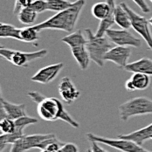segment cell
I'll return each instance as SVG.
<instances>
[{"instance_id":"6da1fadb","label":"cell","mask_w":152,"mask_h":152,"mask_svg":"<svg viewBox=\"0 0 152 152\" xmlns=\"http://www.w3.org/2000/svg\"><path fill=\"white\" fill-rule=\"evenodd\" d=\"M31 99L37 103V111L39 117L46 122L61 120L75 129L80 127L79 122L69 115L62 102L55 97H46L39 92L31 91L27 94Z\"/></svg>"},{"instance_id":"7a4b0ae2","label":"cell","mask_w":152,"mask_h":152,"mask_svg":"<svg viewBox=\"0 0 152 152\" xmlns=\"http://www.w3.org/2000/svg\"><path fill=\"white\" fill-rule=\"evenodd\" d=\"M85 0H76L69 8L57 12L55 15L40 24L33 25V27L38 31L51 29L71 33L75 27L76 23L83 7L85 6Z\"/></svg>"},{"instance_id":"3957f363","label":"cell","mask_w":152,"mask_h":152,"mask_svg":"<svg viewBox=\"0 0 152 152\" xmlns=\"http://www.w3.org/2000/svg\"><path fill=\"white\" fill-rule=\"evenodd\" d=\"M85 36L87 38V49L90 56V60L94 61L98 66H103L105 63L104 56L113 47L111 40L107 37H96L91 29L85 30Z\"/></svg>"},{"instance_id":"277c9868","label":"cell","mask_w":152,"mask_h":152,"mask_svg":"<svg viewBox=\"0 0 152 152\" xmlns=\"http://www.w3.org/2000/svg\"><path fill=\"white\" fill-rule=\"evenodd\" d=\"M119 115L122 122L134 116L152 115V99L145 96L129 99L119 106Z\"/></svg>"},{"instance_id":"5b68a950","label":"cell","mask_w":152,"mask_h":152,"mask_svg":"<svg viewBox=\"0 0 152 152\" xmlns=\"http://www.w3.org/2000/svg\"><path fill=\"white\" fill-rule=\"evenodd\" d=\"M47 54L46 49H41L37 52H21L12 49H7L4 47L0 48V56L11 64L16 66L25 67L27 66L31 61H36L38 59H41Z\"/></svg>"},{"instance_id":"8992f818","label":"cell","mask_w":152,"mask_h":152,"mask_svg":"<svg viewBox=\"0 0 152 152\" xmlns=\"http://www.w3.org/2000/svg\"><path fill=\"white\" fill-rule=\"evenodd\" d=\"M87 138L88 139L89 142L94 141V142L107 145L111 148L116 149L122 152H151L145 150L141 145L137 144V142L131 140H128V139H123V138H119V137L118 139L107 138V137L96 136L92 133H88Z\"/></svg>"},{"instance_id":"52a82bcc","label":"cell","mask_w":152,"mask_h":152,"mask_svg":"<svg viewBox=\"0 0 152 152\" xmlns=\"http://www.w3.org/2000/svg\"><path fill=\"white\" fill-rule=\"evenodd\" d=\"M120 4L129 14L131 19V27L145 40L148 45V48L152 51V34L150 29L149 20L145 17L139 15L136 12H134L126 3L122 2Z\"/></svg>"},{"instance_id":"ba28073f","label":"cell","mask_w":152,"mask_h":152,"mask_svg":"<svg viewBox=\"0 0 152 152\" xmlns=\"http://www.w3.org/2000/svg\"><path fill=\"white\" fill-rule=\"evenodd\" d=\"M106 36L116 46H132L136 48L142 46V40L127 29H109L107 31Z\"/></svg>"},{"instance_id":"9c48e42d","label":"cell","mask_w":152,"mask_h":152,"mask_svg":"<svg viewBox=\"0 0 152 152\" xmlns=\"http://www.w3.org/2000/svg\"><path fill=\"white\" fill-rule=\"evenodd\" d=\"M55 136L54 134H36L23 136L14 143L12 144L10 152H26L31 149H36V146L46 138Z\"/></svg>"},{"instance_id":"30bf717a","label":"cell","mask_w":152,"mask_h":152,"mask_svg":"<svg viewBox=\"0 0 152 152\" xmlns=\"http://www.w3.org/2000/svg\"><path fill=\"white\" fill-rule=\"evenodd\" d=\"M64 67V64L62 62L48 65L45 67L39 69L35 75L31 76V80L41 84H48L52 82Z\"/></svg>"},{"instance_id":"8fae6325","label":"cell","mask_w":152,"mask_h":152,"mask_svg":"<svg viewBox=\"0 0 152 152\" xmlns=\"http://www.w3.org/2000/svg\"><path fill=\"white\" fill-rule=\"evenodd\" d=\"M131 54L129 46H116L112 47L104 56L105 61H111L119 67L124 68L128 64V61Z\"/></svg>"},{"instance_id":"7c38bea8","label":"cell","mask_w":152,"mask_h":152,"mask_svg":"<svg viewBox=\"0 0 152 152\" xmlns=\"http://www.w3.org/2000/svg\"><path fill=\"white\" fill-rule=\"evenodd\" d=\"M58 90L62 100L67 105L73 104L80 95V92L76 88L75 85L68 77H64L61 79Z\"/></svg>"},{"instance_id":"4fadbf2b","label":"cell","mask_w":152,"mask_h":152,"mask_svg":"<svg viewBox=\"0 0 152 152\" xmlns=\"http://www.w3.org/2000/svg\"><path fill=\"white\" fill-rule=\"evenodd\" d=\"M151 82L150 75L142 73H133L131 77L126 81L125 88L128 91L144 90L149 88Z\"/></svg>"},{"instance_id":"5bb4252c","label":"cell","mask_w":152,"mask_h":152,"mask_svg":"<svg viewBox=\"0 0 152 152\" xmlns=\"http://www.w3.org/2000/svg\"><path fill=\"white\" fill-rule=\"evenodd\" d=\"M124 70L131 73H142L151 76L152 75V60L144 57L137 61L128 63Z\"/></svg>"},{"instance_id":"9a60e30c","label":"cell","mask_w":152,"mask_h":152,"mask_svg":"<svg viewBox=\"0 0 152 152\" xmlns=\"http://www.w3.org/2000/svg\"><path fill=\"white\" fill-rule=\"evenodd\" d=\"M152 136V123L138 130L133 131L129 134L127 135H119V138H123V139H128V140H131L135 142H137L139 145H142L143 142L146 140H149L151 138Z\"/></svg>"},{"instance_id":"2e32d148","label":"cell","mask_w":152,"mask_h":152,"mask_svg":"<svg viewBox=\"0 0 152 152\" xmlns=\"http://www.w3.org/2000/svg\"><path fill=\"white\" fill-rule=\"evenodd\" d=\"M71 53L78 63L80 68L81 70H87L89 66L90 56L88 52L86 45H79V46L70 47Z\"/></svg>"},{"instance_id":"e0dca14e","label":"cell","mask_w":152,"mask_h":152,"mask_svg":"<svg viewBox=\"0 0 152 152\" xmlns=\"http://www.w3.org/2000/svg\"><path fill=\"white\" fill-rule=\"evenodd\" d=\"M2 106L4 107L7 118L14 120L18 118H20L22 116L27 115L26 113V105L25 104H15V103H12L9 102L5 100H4L3 98L0 100Z\"/></svg>"},{"instance_id":"ac0fdd59","label":"cell","mask_w":152,"mask_h":152,"mask_svg":"<svg viewBox=\"0 0 152 152\" xmlns=\"http://www.w3.org/2000/svg\"><path fill=\"white\" fill-rule=\"evenodd\" d=\"M114 4H115V0H106V2H98L93 5L92 14L95 18L102 20L110 13Z\"/></svg>"},{"instance_id":"d6986e66","label":"cell","mask_w":152,"mask_h":152,"mask_svg":"<svg viewBox=\"0 0 152 152\" xmlns=\"http://www.w3.org/2000/svg\"><path fill=\"white\" fill-rule=\"evenodd\" d=\"M115 22L122 29L129 30L131 27V19H130L129 14L121 4H118L115 7Z\"/></svg>"},{"instance_id":"ffe728a7","label":"cell","mask_w":152,"mask_h":152,"mask_svg":"<svg viewBox=\"0 0 152 152\" xmlns=\"http://www.w3.org/2000/svg\"><path fill=\"white\" fill-rule=\"evenodd\" d=\"M115 4H113L112 9L110 13L108 14L107 17H106L105 18H103L102 20H100V24L98 26L97 31L95 32V36L96 37H103L106 36L107 31L111 29L112 26L114 25L115 22Z\"/></svg>"},{"instance_id":"44dd1931","label":"cell","mask_w":152,"mask_h":152,"mask_svg":"<svg viewBox=\"0 0 152 152\" xmlns=\"http://www.w3.org/2000/svg\"><path fill=\"white\" fill-rule=\"evenodd\" d=\"M61 41L66 44L69 47H73L79 45H87V38L83 34L81 30L71 32L70 34L62 38Z\"/></svg>"},{"instance_id":"7402d4cb","label":"cell","mask_w":152,"mask_h":152,"mask_svg":"<svg viewBox=\"0 0 152 152\" xmlns=\"http://www.w3.org/2000/svg\"><path fill=\"white\" fill-rule=\"evenodd\" d=\"M20 28L12 25L0 22V38H12L20 40Z\"/></svg>"},{"instance_id":"603a6c76","label":"cell","mask_w":152,"mask_h":152,"mask_svg":"<svg viewBox=\"0 0 152 152\" xmlns=\"http://www.w3.org/2000/svg\"><path fill=\"white\" fill-rule=\"evenodd\" d=\"M37 15L38 13L35 11H33L31 7L27 6V7L22 8L17 14V17L22 24H25L26 26H31L35 22L37 18Z\"/></svg>"},{"instance_id":"cb8c5ba5","label":"cell","mask_w":152,"mask_h":152,"mask_svg":"<svg viewBox=\"0 0 152 152\" xmlns=\"http://www.w3.org/2000/svg\"><path fill=\"white\" fill-rule=\"evenodd\" d=\"M19 35H20V41L26 43L35 44V42L39 39V31L33 27V26H29L25 28H20Z\"/></svg>"},{"instance_id":"d4e9b609","label":"cell","mask_w":152,"mask_h":152,"mask_svg":"<svg viewBox=\"0 0 152 152\" xmlns=\"http://www.w3.org/2000/svg\"><path fill=\"white\" fill-rule=\"evenodd\" d=\"M48 11L59 12L69 8L73 3L68 0H46Z\"/></svg>"},{"instance_id":"484cf974","label":"cell","mask_w":152,"mask_h":152,"mask_svg":"<svg viewBox=\"0 0 152 152\" xmlns=\"http://www.w3.org/2000/svg\"><path fill=\"white\" fill-rule=\"evenodd\" d=\"M15 129L14 120L4 118L0 121V132L1 134H11Z\"/></svg>"},{"instance_id":"4316f807","label":"cell","mask_w":152,"mask_h":152,"mask_svg":"<svg viewBox=\"0 0 152 152\" xmlns=\"http://www.w3.org/2000/svg\"><path fill=\"white\" fill-rule=\"evenodd\" d=\"M29 7L37 13H42L46 11H48L46 0H32Z\"/></svg>"},{"instance_id":"83f0119b","label":"cell","mask_w":152,"mask_h":152,"mask_svg":"<svg viewBox=\"0 0 152 152\" xmlns=\"http://www.w3.org/2000/svg\"><path fill=\"white\" fill-rule=\"evenodd\" d=\"M137 6L141 9V11L144 13H149L151 12L150 6L147 4L145 0H132Z\"/></svg>"},{"instance_id":"f1b7e54d","label":"cell","mask_w":152,"mask_h":152,"mask_svg":"<svg viewBox=\"0 0 152 152\" xmlns=\"http://www.w3.org/2000/svg\"><path fill=\"white\" fill-rule=\"evenodd\" d=\"M62 152H79V149L77 145L72 142L64 143V145L61 148Z\"/></svg>"},{"instance_id":"f546056e","label":"cell","mask_w":152,"mask_h":152,"mask_svg":"<svg viewBox=\"0 0 152 152\" xmlns=\"http://www.w3.org/2000/svg\"><path fill=\"white\" fill-rule=\"evenodd\" d=\"M90 142H91L92 152H109L106 150H104V149H102V147H100L97 142L91 141Z\"/></svg>"},{"instance_id":"4dcf8cb0","label":"cell","mask_w":152,"mask_h":152,"mask_svg":"<svg viewBox=\"0 0 152 152\" xmlns=\"http://www.w3.org/2000/svg\"><path fill=\"white\" fill-rule=\"evenodd\" d=\"M149 22H150V25H151V26H152V17L151 18H150V19H149Z\"/></svg>"},{"instance_id":"1f68e13d","label":"cell","mask_w":152,"mask_h":152,"mask_svg":"<svg viewBox=\"0 0 152 152\" xmlns=\"http://www.w3.org/2000/svg\"><path fill=\"white\" fill-rule=\"evenodd\" d=\"M86 152H92V150L91 149H88V150H87V151H86Z\"/></svg>"},{"instance_id":"d6a6232c","label":"cell","mask_w":152,"mask_h":152,"mask_svg":"<svg viewBox=\"0 0 152 152\" xmlns=\"http://www.w3.org/2000/svg\"><path fill=\"white\" fill-rule=\"evenodd\" d=\"M3 97H2V94H1V89H0V100L2 99Z\"/></svg>"},{"instance_id":"836d02e7","label":"cell","mask_w":152,"mask_h":152,"mask_svg":"<svg viewBox=\"0 0 152 152\" xmlns=\"http://www.w3.org/2000/svg\"><path fill=\"white\" fill-rule=\"evenodd\" d=\"M40 152H48V151H47L46 150H42V151H40Z\"/></svg>"},{"instance_id":"e575fe53","label":"cell","mask_w":152,"mask_h":152,"mask_svg":"<svg viewBox=\"0 0 152 152\" xmlns=\"http://www.w3.org/2000/svg\"><path fill=\"white\" fill-rule=\"evenodd\" d=\"M55 152H62V151H61V149H60L59 151H55Z\"/></svg>"},{"instance_id":"d590c367","label":"cell","mask_w":152,"mask_h":152,"mask_svg":"<svg viewBox=\"0 0 152 152\" xmlns=\"http://www.w3.org/2000/svg\"><path fill=\"white\" fill-rule=\"evenodd\" d=\"M1 47H3V46H0V48H1Z\"/></svg>"},{"instance_id":"8d00e7d4","label":"cell","mask_w":152,"mask_h":152,"mask_svg":"<svg viewBox=\"0 0 152 152\" xmlns=\"http://www.w3.org/2000/svg\"><path fill=\"white\" fill-rule=\"evenodd\" d=\"M150 1H151V3H152V0H150Z\"/></svg>"},{"instance_id":"74e56055","label":"cell","mask_w":152,"mask_h":152,"mask_svg":"<svg viewBox=\"0 0 152 152\" xmlns=\"http://www.w3.org/2000/svg\"><path fill=\"white\" fill-rule=\"evenodd\" d=\"M151 140H152V136H151Z\"/></svg>"},{"instance_id":"f35d334b","label":"cell","mask_w":152,"mask_h":152,"mask_svg":"<svg viewBox=\"0 0 152 152\" xmlns=\"http://www.w3.org/2000/svg\"><path fill=\"white\" fill-rule=\"evenodd\" d=\"M0 152H1V151H0Z\"/></svg>"}]
</instances>
